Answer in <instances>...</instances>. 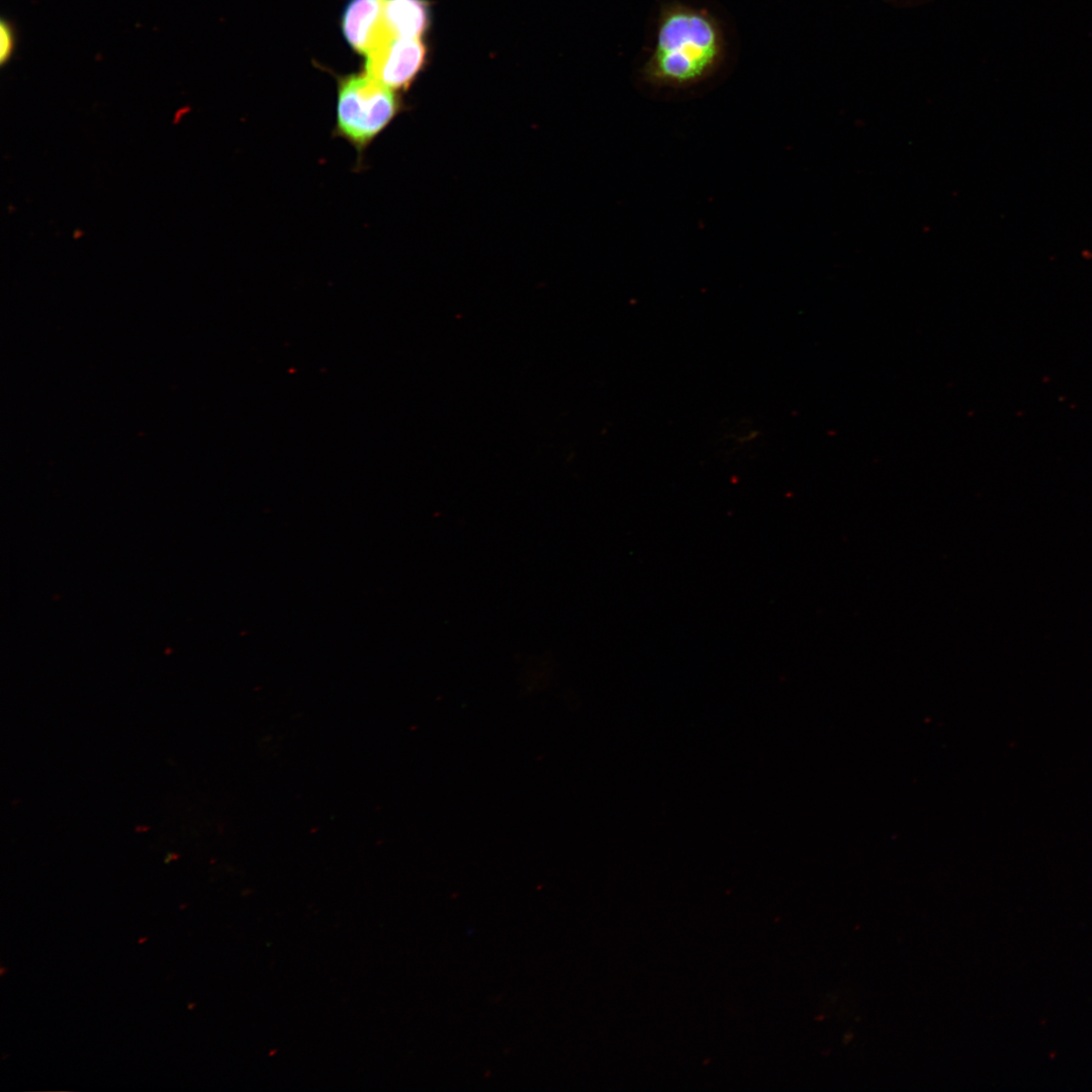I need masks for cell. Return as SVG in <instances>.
<instances>
[{"mask_svg":"<svg viewBox=\"0 0 1092 1092\" xmlns=\"http://www.w3.org/2000/svg\"><path fill=\"white\" fill-rule=\"evenodd\" d=\"M426 56L421 38L393 36L365 56V73L392 90L406 89L422 70Z\"/></svg>","mask_w":1092,"mask_h":1092,"instance_id":"cell-3","label":"cell"},{"mask_svg":"<svg viewBox=\"0 0 1092 1092\" xmlns=\"http://www.w3.org/2000/svg\"><path fill=\"white\" fill-rule=\"evenodd\" d=\"M383 19L392 35L421 38L430 25V6L427 0H384Z\"/></svg>","mask_w":1092,"mask_h":1092,"instance_id":"cell-5","label":"cell"},{"mask_svg":"<svg viewBox=\"0 0 1092 1092\" xmlns=\"http://www.w3.org/2000/svg\"><path fill=\"white\" fill-rule=\"evenodd\" d=\"M15 47V34L12 25L5 20L0 23V62L5 65L11 58Z\"/></svg>","mask_w":1092,"mask_h":1092,"instance_id":"cell-6","label":"cell"},{"mask_svg":"<svg viewBox=\"0 0 1092 1092\" xmlns=\"http://www.w3.org/2000/svg\"><path fill=\"white\" fill-rule=\"evenodd\" d=\"M401 103L392 89L367 74L349 75L338 82L333 135L354 148L358 164L366 150L393 121Z\"/></svg>","mask_w":1092,"mask_h":1092,"instance_id":"cell-2","label":"cell"},{"mask_svg":"<svg viewBox=\"0 0 1092 1092\" xmlns=\"http://www.w3.org/2000/svg\"><path fill=\"white\" fill-rule=\"evenodd\" d=\"M723 56V33L714 17L688 5H669L659 15L643 76L654 86L689 87L711 76Z\"/></svg>","mask_w":1092,"mask_h":1092,"instance_id":"cell-1","label":"cell"},{"mask_svg":"<svg viewBox=\"0 0 1092 1092\" xmlns=\"http://www.w3.org/2000/svg\"><path fill=\"white\" fill-rule=\"evenodd\" d=\"M384 0H350L342 15V31L351 48L366 56L393 37L383 19Z\"/></svg>","mask_w":1092,"mask_h":1092,"instance_id":"cell-4","label":"cell"}]
</instances>
